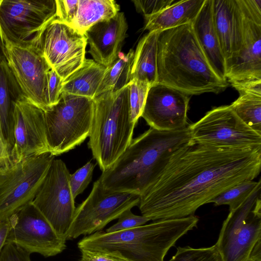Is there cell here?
<instances>
[{"mask_svg": "<svg viewBox=\"0 0 261 261\" xmlns=\"http://www.w3.org/2000/svg\"><path fill=\"white\" fill-rule=\"evenodd\" d=\"M261 169V148L216 146L190 139L176 150L140 196L142 216L155 221L194 215L230 188Z\"/></svg>", "mask_w": 261, "mask_h": 261, "instance_id": "1", "label": "cell"}, {"mask_svg": "<svg viewBox=\"0 0 261 261\" xmlns=\"http://www.w3.org/2000/svg\"><path fill=\"white\" fill-rule=\"evenodd\" d=\"M157 83L190 95L219 93L229 83L214 71L198 42L192 23L160 31Z\"/></svg>", "mask_w": 261, "mask_h": 261, "instance_id": "2", "label": "cell"}, {"mask_svg": "<svg viewBox=\"0 0 261 261\" xmlns=\"http://www.w3.org/2000/svg\"><path fill=\"white\" fill-rule=\"evenodd\" d=\"M191 139L189 126L173 131L150 127L130 144L98 178L106 189L142 195L172 153Z\"/></svg>", "mask_w": 261, "mask_h": 261, "instance_id": "3", "label": "cell"}, {"mask_svg": "<svg viewBox=\"0 0 261 261\" xmlns=\"http://www.w3.org/2000/svg\"><path fill=\"white\" fill-rule=\"evenodd\" d=\"M198 220L191 215L113 232L100 230L82 239L77 247L80 250L100 252L124 261H164L168 250L196 227Z\"/></svg>", "mask_w": 261, "mask_h": 261, "instance_id": "4", "label": "cell"}, {"mask_svg": "<svg viewBox=\"0 0 261 261\" xmlns=\"http://www.w3.org/2000/svg\"><path fill=\"white\" fill-rule=\"evenodd\" d=\"M92 126L88 143L102 172L110 168L133 140L129 84L115 92H107L94 99Z\"/></svg>", "mask_w": 261, "mask_h": 261, "instance_id": "5", "label": "cell"}, {"mask_svg": "<svg viewBox=\"0 0 261 261\" xmlns=\"http://www.w3.org/2000/svg\"><path fill=\"white\" fill-rule=\"evenodd\" d=\"M94 99L61 93L59 101L44 111L49 152L56 156L81 144L89 136Z\"/></svg>", "mask_w": 261, "mask_h": 261, "instance_id": "6", "label": "cell"}, {"mask_svg": "<svg viewBox=\"0 0 261 261\" xmlns=\"http://www.w3.org/2000/svg\"><path fill=\"white\" fill-rule=\"evenodd\" d=\"M56 18V0H0V36L11 45L36 47L44 29Z\"/></svg>", "mask_w": 261, "mask_h": 261, "instance_id": "7", "label": "cell"}, {"mask_svg": "<svg viewBox=\"0 0 261 261\" xmlns=\"http://www.w3.org/2000/svg\"><path fill=\"white\" fill-rule=\"evenodd\" d=\"M241 46L226 78L238 91L261 85V0H237Z\"/></svg>", "mask_w": 261, "mask_h": 261, "instance_id": "8", "label": "cell"}, {"mask_svg": "<svg viewBox=\"0 0 261 261\" xmlns=\"http://www.w3.org/2000/svg\"><path fill=\"white\" fill-rule=\"evenodd\" d=\"M259 240L260 187L239 207L229 211L215 245L222 261H246Z\"/></svg>", "mask_w": 261, "mask_h": 261, "instance_id": "9", "label": "cell"}, {"mask_svg": "<svg viewBox=\"0 0 261 261\" xmlns=\"http://www.w3.org/2000/svg\"><path fill=\"white\" fill-rule=\"evenodd\" d=\"M54 159L47 152L0 170V220L9 219L33 201Z\"/></svg>", "mask_w": 261, "mask_h": 261, "instance_id": "10", "label": "cell"}, {"mask_svg": "<svg viewBox=\"0 0 261 261\" xmlns=\"http://www.w3.org/2000/svg\"><path fill=\"white\" fill-rule=\"evenodd\" d=\"M140 196L106 189L98 179L87 198L75 210L66 240L101 230L125 211L138 205Z\"/></svg>", "mask_w": 261, "mask_h": 261, "instance_id": "11", "label": "cell"}, {"mask_svg": "<svg viewBox=\"0 0 261 261\" xmlns=\"http://www.w3.org/2000/svg\"><path fill=\"white\" fill-rule=\"evenodd\" d=\"M192 139L216 146L261 148V134L244 122L230 105L215 107L188 125Z\"/></svg>", "mask_w": 261, "mask_h": 261, "instance_id": "12", "label": "cell"}, {"mask_svg": "<svg viewBox=\"0 0 261 261\" xmlns=\"http://www.w3.org/2000/svg\"><path fill=\"white\" fill-rule=\"evenodd\" d=\"M70 174L62 160L54 159L32 201L57 234L65 240L76 208L69 185Z\"/></svg>", "mask_w": 261, "mask_h": 261, "instance_id": "13", "label": "cell"}, {"mask_svg": "<svg viewBox=\"0 0 261 261\" xmlns=\"http://www.w3.org/2000/svg\"><path fill=\"white\" fill-rule=\"evenodd\" d=\"M6 243H12L30 254L55 256L64 250L66 240L59 236L48 221L32 203L27 204L10 218Z\"/></svg>", "mask_w": 261, "mask_h": 261, "instance_id": "14", "label": "cell"}, {"mask_svg": "<svg viewBox=\"0 0 261 261\" xmlns=\"http://www.w3.org/2000/svg\"><path fill=\"white\" fill-rule=\"evenodd\" d=\"M87 44L84 34L55 18L44 29L36 48L63 81L82 66Z\"/></svg>", "mask_w": 261, "mask_h": 261, "instance_id": "15", "label": "cell"}, {"mask_svg": "<svg viewBox=\"0 0 261 261\" xmlns=\"http://www.w3.org/2000/svg\"><path fill=\"white\" fill-rule=\"evenodd\" d=\"M4 44L8 64L24 96L43 111H47L46 90L50 67L36 47Z\"/></svg>", "mask_w": 261, "mask_h": 261, "instance_id": "16", "label": "cell"}, {"mask_svg": "<svg viewBox=\"0 0 261 261\" xmlns=\"http://www.w3.org/2000/svg\"><path fill=\"white\" fill-rule=\"evenodd\" d=\"M12 164L49 152L44 111L22 96L15 103Z\"/></svg>", "mask_w": 261, "mask_h": 261, "instance_id": "17", "label": "cell"}, {"mask_svg": "<svg viewBox=\"0 0 261 261\" xmlns=\"http://www.w3.org/2000/svg\"><path fill=\"white\" fill-rule=\"evenodd\" d=\"M190 95L156 83L149 89L141 117L150 127L173 131L187 127Z\"/></svg>", "mask_w": 261, "mask_h": 261, "instance_id": "18", "label": "cell"}, {"mask_svg": "<svg viewBox=\"0 0 261 261\" xmlns=\"http://www.w3.org/2000/svg\"><path fill=\"white\" fill-rule=\"evenodd\" d=\"M127 29L124 14L119 12L87 30L84 35L93 60L105 67L110 65L121 52Z\"/></svg>", "mask_w": 261, "mask_h": 261, "instance_id": "19", "label": "cell"}, {"mask_svg": "<svg viewBox=\"0 0 261 261\" xmlns=\"http://www.w3.org/2000/svg\"><path fill=\"white\" fill-rule=\"evenodd\" d=\"M212 15L227 70L238 56L241 46L240 19L237 0H212Z\"/></svg>", "mask_w": 261, "mask_h": 261, "instance_id": "20", "label": "cell"}, {"mask_svg": "<svg viewBox=\"0 0 261 261\" xmlns=\"http://www.w3.org/2000/svg\"><path fill=\"white\" fill-rule=\"evenodd\" d=\"M24 96L7 60L0 63V133L10 158L14 145V112L16 101Z\"/></svg>", "mask_w": 261, "mask_h": 261, "instance_id": "21", "label": "cell"}, {"mask_svg": "<svg viewBox=\"0 0 261 261\" xmlns=\"http://www.w3.org/2000/svg\"><path fill=\"white\" fill-rule=\"evenodd\" d=\"M192 25L212 68L221 79L227 81L225 59L213 21L212 0H205Z\"/></svg>", "mask_w": 261, "mask_h": 261, "instance_id": "22", "label": "cell"}, {"mask_svg": "<svg viewBox=\"0 0 261 261\" xmlns=\"http://www.w3.org/2000/svg\"><path fill=\"white\" fill-rule=\"evenodd\" d=\"M205 0L177 1L162 11L144 17V30L162 31L192 23Z\"/></svg>", "mask_w": 261, "mask_h": 261, "instance_id": "23", "label": "cell"}, {"mask_svg": "<svg viewBox=\"0 0 261 261\" xmlns=\"http://www.w3.org/2000/svg\"><path fill=\"white\" fill-rule=\"evenodd\" d=\"M107 67L85 59L82 66L63 81L61 93L94 99Z\"/></svg>", "mask_w": 261, "mask_h": 261, "instance_id": "24", "label": "cell"}, {"mask_svg": "<svg viewBox=\"0 0 261 261\" xmlns=\"http://www.w3.org/2000/svg\"><path fill=\"white\" fill-rule=\"evenodd\" d=\"M160 31L149 32L139 42L134 53L132 80L157 83L156 53Z\"/></svg>", "mask_w": 261, "mask_h": 261, "instance_id": "25", "label": "cell"}, {"mask_svg": "<svg viewBox=\"0 0 261 261\" xmlns=\"http://www.w3.org/2000/svg\"><path fill=\"white\" fill-rule=\"evenodd\" d=\"M120 10L113 0H79L77 10L71 27L81 34L95 24L109 19Z\"/></svg>", "mask_w": 261, "mask_h": 261, "instance_id": "26", "label": "cell"}, {"mask_svg": "<svg viewBox=\"0 0 261 261\" xmlns=\"http://www.w3.org/2000/svg\"><path fill=\"white\" fill-rule=\"evenodd\" d=\"M135 51L130 49L125 54L120 52L113 62L107 67L97 89L96 97L107 92H117L131 81Z\"/></svg>", "mask_w": 261, "mask_h": 261, "instance_id": "27", "label": "cell"}, {"mask_svg": "<svg viewBox=\"0 0 261 261\" xmlns=\"http://www.w3.org/2000/svg\"><path fill=\"white\" fill-rule=\"evenodd\" d=\"M239 97L230 106L247 125L261 134V85L238 91Z\"/></svg>", "mask_w": 261, "mask_h": 261, "instance_id": "28", "label": "cell"}, {"mask_svg": "<svg viewBox=\"0 0 261 261\" xmlns=\"http://www.w3.org/2000/svg\"><path fill=\"white\" fill-rule=\"evenodd\" d=\"M260 187V179L258 181H244L224 191L210 203H213L216 206L227 205L229 210L231 211L242 205Z\"/></svg>", "mask_w": 261, "mask_h": 261, "instance_id": "29", "label": "cell"}, {"mask_svg": "<svg viewBox=\"0 0 261 261\" xmlns=\"http://www.w3.org/2000/svg\"><path fill=\"white\" fill-rule=\"evenodd\" d=\"M168 261H222L214 245L209 247H178L174 255Z\"/></svg>", "mask_w": 261, "mask_h": 261, "instance_id": "30", "label": "cell"}, {"mask_svg": "<svg viewBox=\"0 0 261 261\" xmlns=\"http://www.w3.org/2000/svg\"><path fill=\"white\" fill-rule=\"evenodd\" d=\"M129 86V103L132 121L136 124L141 117L150 85L145 82L132 80Z\"/></svg>", "mask_w": 261, "mask_h": 261, "instance_id": "31", "label": "cell"}, {"mask_svg": "<svg viewBox=\"0 0 261 261\" xmlns=\"http://www.w3.org/2000/svg\"><path fill=\"white\" fill-rule=\"evenodd\" d=\"M95 165L91 161L77 169L69 176V185L73 197L75 199L88 187L92 179Z\"/></svg>", "mask_w": 261, "mask_h": 261, "instance_id": "32", "label": "cell"}, {"mask_svg": "<svg viewBox=\"0 0 261 261\" xmlns=\"http://www.w3.org/2000/svg\"><path fill=\"white\" fill-rule=\"evenodd\" d=\"M115 224L106 230L107 232H113L133 228L145 224L150 220L145 216L133 214L131 209L124 212L118 218Z\"/></svg>", "mask_w": 261, "mask_h": 261, "instance_id": "33", "label": "cell"}, {"mask_svg": "<svg viewBox=\"0 0 261 261\" xmlns=\"http://www.w3.org/2000/svg\"><path fill=\"white\" fill-rule=\"evenodd\" d=\"M62 83L63 80L61 77L55 70L51 68L47 73L46 90V100L48 109L59 101Z\"/></svg>", "mask_w": 261, "mask_h": 261, "instance_id": "34", "label": "cell"}, {"mask_svg": "<svg viewBox=\"0 0 261 261\" xmlns=\"http://www.w3.org/2000/svg\"><path fill=\"white\" fill-rule=\"evenodd\" d=\"M176 0H132L138 12L144 17L155 14L175 3Z\"/></svg>", "mask_w": 261, "mask_h": 261, "instance_id": "35", "label": "cell"}, {"mask_svg": "<svg viewBox=\"0 0 261 261\" xmlns=\"http://www.w3.org/2000/svg\"><path fill=\"white\" fill-rule=\"evenodd\" d=\"M57 19L65 24L71 26L78 7L79 0H56Z\"/></svg>", "mask_w": 261, "mask_h": 261, "instance_id": "36", "label": "cell"}, {"mask_svg": "<svg viewBox=\"0 0 261 261\" xmlns=\"http://www.w3.org/2000/svg\"><path fill=\"white\" fill-rule=\"evenodd\" d=\"M0 261H31L30 254L12 243H6L0 252Z\"/></svg>", "mask_w": 261, "mask_h": 261, "instance_id": "37", "label": "cell"}, {"mask_svg": "<svg viewBox=\"0 0 261 261\" xmlns=\"http://www.w3.org/2000/svg\"><path fill=\"white\" fill-rule=\"evenodd\" d=\"M80 261H124L105 253L88 250H82Z\"/></svg>", "mask_w": 261, "mask_h": 261, "instance_id": "38", "label": "cell"}, {"mask_svg": "<svg viewBox=\"0 0 261 261\" xmlns=\"http://www.w3.org/2000/svg\"><path fill=\"white\" fill-rule=\"evenodd\" d=\"M12 164L5 143L0 133V170Z\"/></svg>", "mask_w": 261, "mask_h": 261, "instance_id": "39", "label": "cell"}, {"mask_svg": "<svg viewBox=\"0 0 261 261\" xmlns=\"http://www.w3.org/2000/svg\"><path fill=\"white\" fill-rule=\"evenodd\" d=\"M10 228L9 218L0 220V252L6 244Z\"/></svg>", "mask_w": 261, "mask_h": 261, "instance_id": "40", "label": "cell"}, {"mask_svg": "<svg viewBox=\"0 0 261 261\" xmlns=\"http://www.w3.org/2000/svg\"><path fill=\"white\" fill-rule=\"evenodd\" d=\"M246 261H261V240L255 245L248 258Z\"/></svg>", "mask_w": 261, "mask_h": 261, "instance_id": "41", "label": "cell"}, {"mask_svg": "<svg viewBox=\"0 0 261 261\" xmlns=\"http://www.w3.org/2000/svg\"><path fill=\"white\" fill-rule=\"evenodd\" d=\"M6 60L4 42L0 36V63Z\"/></svg>", "mask_w": 261, "mask_h": 261, "instance_id": "42", "label": "cell"}]
</instances>
